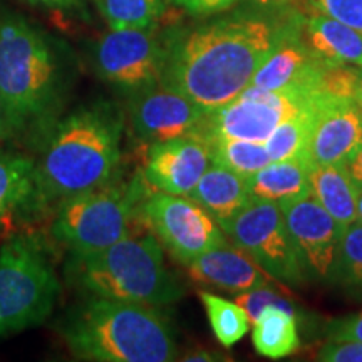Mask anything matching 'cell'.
Returning a JSON list of instances; mask_svg holds the SVG:
<instances>
[{"label":"cell","mask_w":362,"mask_h":362,"mask_svg":"<svg viewBox=\"0 0 362 362\" xmlns=\"http://www.w3.org/2000/svg\"><path fill=\"white\" fill-rule=\"evenodd\" d=\"M168 56V37L156 27L110 29L94 47L93 64L104 83L131 96L160 84Z\"/></svg>","instance_id":"obj_10"},{"label":"cell","mask_w":362,"mask_h":362,"mask_svg":"<svg viewBox=\"0 0 362 362\" xmlns=\"http://www.w3.org/2000/svg\"><path fill=\"white\" fill-rule=\"evenodd\" d=\"M354 101L359 104L362 110V67H361V76H359V84H357V90H356V98Z\"/></svg>","instance_id":"obj_38"},{"label":"cell","mask_w":362,"mask_h":362,"mask_svg":"<svg viewBox=\"0 0 362 362\" xmlns=\"http://www.w3.org/2000/svg\"><path fill=\"white\" fill-rule=\"evenodd\" d=\"M126 115L111 101H93L54 121L34 165V200L61 203L119 175Z\"/></svg>","instance_id":"obj_2"},{"label":"cell","mask_w":362,"mask_h":362,"mask_svg":"<svg viewBox=\"0 0 362 362\" xmlns=\"http://www.w3.org/2000/svg\"><path fill=\"white\" fill-rule=\"evenodd\" d=\"M252 324V342L260 356L282 359L300 349L296 310L270 305Z\"/></svg>","instance_id":"obj_22"},{"label":"cell","mask_w":362,"mask_h":362,"mask_svg":"<svg viewBox=\"0 0 362 362\" xmlns=\"http://www.w3.org/2000/svg\"><path fill=\"white\" fill-rule=\"evenodd\" d=\"M17 134H19V131H17L7 104L4 101L2 94H0V143L16 138Z\"/></svg>","instance_id":"obj_34"},{"label":"cell","mask_w":362,"mask_h":362,"mask_svg":"<svg viewBox=\"0 0 362 362\" xmlns=\"http://www.w3.org/2000/svg\"><path fill=\"white\" fill-rule=\"evenodd\" d=\"M361 67L354 66H325L320 74L317 89L337 99H354L357 84H359Z\"/></svg>","instance_id":"obj_29"},{"label":"cell","mask_w":362,"mask_h":362,"mask_svg":"<svg viewBox=\"0 0 362 362\" xmlns=\"http://www.w3.org/2000/svg\"><path fill=\"white\" fill-rule=\"evenodd\" d=\"M315 359L322 362H362V342L352 339L347 341L329 339L319 347Z\"/></svg>","instance_id":"obj_31"},{"label":"cell","mask_w":362,"mask_h":362,"mask_svg":"<svg viewBox=\"0 0 362 362\" xmlns=\"http://www.w3.org/2000/svg\"><path fill=\"white\" fill-rule=\"evenodd\" d=\"M218 354L215 352H208V351H194L189 352L188 356L183 357V361H189V362H214V361H220V357H216Z\"/></svg>","instance_id":"obj_37"},{"label":"cell","mask_w":362,"mask_h":362,"mask_svg":"<svg viewBox=\"0 0 362 362\" xmlns=\"http://www.w3.org/2000/svg\"><path fill=\"white\" fill-rule=\"evenodd\" d=\"M280 208L307 277L334 280L344 232L341 225L312 194L280 203Z\"/></svg>","instance_id":"obj_13"},{"label":"cell","mask_w":362,"mask_h":362,"mask_svg":"<svg viewBox=\"0 0 362 362\" xmlns=\"http://www.w3.org/2000/svg\"><path fill=\"white\" fill-rule=\"evenodd\" d=\"M187 197L205 208L221 230L252 200L247 180L214 161Z\"/></svg>","instance_id":"obj_19"},{"label":"cell","mask_w":362,"mask_h":362,"mask_svg":"<svg viewBox=\"0 0 362 362\" xmlns=\"http://www.w3.org/2000/svg\"><path fill=\"white\" fill-rule=\"evenodd\" d=\"M59 332L76 359L93 362H170L178 344L156 307L89 296L67 312Z\"/></svg>","instance_id":"obj_3"},{"label":"cell","mask_w":362,"mask_h":362,"mask_svg":"<svg viewBox=\"0 0 362 362\" xmlns=\"http://www.w3.org/2000/svg\"><path fill=\"white\" fill-rule=\"evenodd\" d=\"M332 282L362 292V223L356 221L342 232Z\"/></svg>","instance_id":"obj_28"},{"label":"cell","mask_w":362,"mask_h":362,"mask_svg":"<svg viewBox=\"0 0 362 362\" xmlns=\"http://www.w3.org/2000/svg\"><path fill=\"white\" fill-rule=\"evenodd\" d=\"M189 277L206 287L230 293L257 291L275 284L267 272L235 245H220L203 253L188 265Z\"/></svg>","instance_id":"obj_17"},{"label":"cell","mask_w":362,"mask_h":362,"mask_svg":"<svg viewBox=\"0 0 362 362\" xmlns=\"http://www.w3.org/2000/svg\"><path fill=\"white\" fill-rule=\"evenodd\" d=\"M141 216L161 247L187 267L205 252L226 243L223 230L211 215L183 194L153 189L143 202Z\"/></svg>","instance_id":"obj_11"},{"label":"cell","mask_w":362,"mask_h":362,"mask_svg":"<svg viewBox=\"0 0 362 362\" xmlns=\"http://www.w3.org/2000/svg\"><path fill=\"white\" fill-rule=\"evenodd\" d=\"M317 94V88L265 90L247 86L232 101L206 112L197 134L265 143L277 126L314 106Z\"/></svg>","instance_id":"obj_8"},{"label":"cell","mask_w":362,"mask_h":362,"mask_svg":"<svg viewBox=\"0 0 362 362\" xmlns=\"http://www.w3.org/2000/svg\"><path fill=\"white\" fill-rule=\"evenodd\" d=\"M357 221L362 223V187H359V192H357Z\"/></svg>","instance_id":"obj_39"},{"label":"cell","mask_w":362,"mask_h":362,"mask_svg":"<svg viewBox=\"0 0 362 362\" xmlns=\"http://www.w3.org/2000/svg\"><path fill=\"white\" fill-rule=\"evenodd\" d=\"M205 116L206 111L192 99L161 83L131 94L126 106L131 133L146 146L194 134Z\"/></svg>","instance_id":"obj_12"},{"label":"cell","mask_w":362,"mask_h":362,"mask_svg":"<svg viewBox=\"0 0 362 362\" xmlns=\"http://www.w3.org/2000/svg\"><path fill=\"white\" fill-rule=\"evenodd\" d=\"M59 293L61 284L37 240L8 238L0 248V339L42 324Z\"/></svg>","instance_id":"obj_7"},{"label":"cell","mask_w":362,"mask_h":362,"mask_svg":"<svg viewBox=\"0 0 362 362\" xmlns=\"http://www.w3.org/2000/svg\"><path fill=\"white\" fill-rule=\"evenodd\" d=\"M302 19L288 30L253 74L250 84L265 90L288 88H317L324 64L317 59L300 33Z\"/></svg>","instance_id":"obj_16"},{"label":"cell","mask_w":362,"mask_h":362,"mask_svg":"<svg viewBox=\"0 0 362 362\" xmlns=\"http://www.w3.org/2000/svg\"><path fill=\"white\" fill-rule=\"evenodd\" d=\"M34 165L33 158L0 151V220L33 206Z\"/></svg>","instance_id":"obj_23"},{"label":"cell","mask_w":362,"mask_h":362,"mask_svg":"<svg viewBox=\"0 0 362 362\" xmlns=\"http://www.w3.org/2000/svg\"><path fill=\"white\" fill-rule=\"evenodd\" d=\"M310 165L305 156L284 161H272L247 178L250 198L275 203L292 202L309 197Z\"/></svg>","instance_id":"obj_20"},{"label":"cell","mask_w":362,"mask_h":362,"mask_svg":"<svg viewBox=\"0 0 362 362\" xmlns=\"http://www.w3.org/2000/svg\"><path fill=\"white\" fill-rule=\"evenodd\" d=\"M362 144V110L354 99H337L320 93L312 121L309 165H346Z\"/></svg>","instance_id":"obj_14"},{"label":"cell","mask_w":362,"mask_h":362,"mask_svg":"<svg viewBox=\"0 0 362 362\" xmlns=\"http://www.w3.org/2000/svg\"><path fill=\"white\" fill-rule=\"evenodd\" d=\"M173 0H96L110 29L156 27Z\"/></svg>","instance_id":"obj_24"},{"label":"cell","mask_w":362,"mask_h":362,"mask_svg":"<svg viewBox=\"0 0 362 362\" xmlns=\"http://www.w3.org/2000/svg\"><path fill=\"white\" fill-rule=\"evenodd\" d=\"M325 334L329 339L334 341H352L362 342V312L349 317H344V319L332 320L327 327H325Z\"/></svg>","instance_id":"obj_32"},{"label":"cell","mask_w":362,"mask_h":362,"mask_svg":"<svg viewBox=\"0 0 362 362\" xmlns=\"http://www.w3.org/2000/svg\"><path fill=\"white\" fill-rule=\"evenodd\" d=\"M319 98V94H317ZM315 106L302 112L292 119H287L285 123L275 128L269 138L265 139V149L269 153L270 163L272 161H284L291 158L305 156L307 158V146H309L312 121H314Z\"/></svg>","instance_id":"obj_27"},{"label":"cell","mask_w":362,"mask_h":362,"mask_svg":"<svg viewBox=\"0 0 362 362\" xmlns=\"http://www.w3.org/2000/svg\"><path fill=\"white\" fill-rule=\"evenodd\" d=\"M173 2L189 16L210 17L230 11L240 0H173Z\"/></svg>","instance_id":"obj_33"},{"label":"cell","mask_w":362,"mask_h":362,"mask_svg":"<svg viewBox=\"0 0 362 362\" xmlns=\"http://www.w3.org/2000/svg\"><path fill=\"white\" fill-rule=\"evenodd\" d=\"M312 197L322 205L342 230L357 221L359 187L346 165H312L309 171Z\"/></svg>","instance_id":"obj_21"},{"label":"cell","mask_w":362,"mask_h":362,"mask_svg":"<svg viewBox=\"0 0 362 362\" xmlns=\"http://www.w3.org/2000/svg\"><path fill=\"white\" fill-rule=\"evenodd\" d=\"M205 141L210 148L211 161L245 180L270 163L264 143L230 138H214Z\"/></svg>","instance_id":"obj_25"},{"label":"cell","mask_w":362,"mask_h":362,"mask_svg":"<svg viewBox=\"0 0 362 362\" xmlns=\"http://www.w3.org/2000/svg\"><path fill=\"white\" fill-rule=\"evenodd\" d=\"M30 6L51 8V11H76L84 7L86 0H24Z\"/></svg>","instance_id":"obj_35"},{"label":"cell","mask_w":362,"mask_h":362,"mask_svg":"<svg viewBox=\"0 0 362 362\" xmlns=\"http://www.w3.org/2000/svg\"><path fill=\"white\" fill-rule=\"evenodd\" d=\"M317 12L362 33V0H309Z\"/></svg>","instance_id":"obj_30"},{"label":"cell","mask_w":362,"mask_h":362,"mask_svg":"<svg viewBox=\"0 0 362 362\" xmlns=\"http://www.w3.org/2000/svg\"><path fill=\"white\" fill-rule=\"evenodd\" d=\"M232 245L280 284L300 285L307 279L300 257L279 203L252 198L223 228Z\"/></svg>","instance_id":"obj_9"},{"label":"cell","mask_w":362,"mask_h":362,"mask_svg":"<svg viewBox=\"0 0 362 362\" xmlns=\"http://www.w3.org/2000/svg\"><path fill=\"white\" fill-rule=\"evenodd\" d=\"M151 192L143 173H136L129 180L117 175L103 187L67 198L57 205L52 238L69 253H93L115 245L144 225L141 205Z\"/></svg>","instance_id":"obj_6"},{"label":"cell","mask_w":362,"mask_h":362,"mask_svg":"<svg viewBox=\"0 0 362 362\" xmlns=\"http://www.w3.org/2000/svg\"><path fill=\"white\" fill-rule=\"evenodd\" d=\"M200 298L208 322L221 346L228 349L245 337L250 329V319L242 305L210 292H200Z\"/></svg>","instance_id":"obj_26"},{"label":"cell","mask_w":362,"mask_h":362,"mask_svg":"<svg viewBox=\"0 0 362 362\" xmlns=\"http://www.w3.org/2000/svg\"><path fill=\"white\" fill-rule=\"evenodd\" d=\"M300 33L324 66L362 67V33L320 12L302 19Z\"/></svg>","instance_id":"obj_18"},{"label":"cell","mask_w":362,"mask_h":362,"mask_svg":"<svg viewBox=\"0 0 362 362\" xmlns=\"http://www.w3.org/2000/svg\"><path fill=\"white\" fill-rule=\"evenodd\" d=\"M67 277L88 296L149 307L175 304L183 288L168 270L155 235L134 233L93 253H69Z\"/></svg>","instance_id":"obj_5"},{"label":"cell","mask_w":362,"mask_h":362,"mask_svg":"<svg viewBox=\"0 0 362 362\" xmlns=\"http://www.w3.org/2000/svg\"><path fill=\"white\" fill-rule=\"evenodd\" d=\"M346 166L349 170L352 180L357 183V187H362V144L352 153V156L347 160Z\"/></svg>","instance_id":"obj_36"},{"label":"cell","mask_w":362,"mask_h":362,"mask_svg":"<svg viewBox=\"0 0 362 362\" xmlns=\"http://www.w3.org/2000/svg\"><path fill=\"white\" fill-rule=\"evenodd\" d=\"M300 19L243 8L168 37L161 84L210 112L250 84L259 67Z\"/></svg>","instance_id":"obj_1"},{"label":"cell","mask_w":362,"mask_h":362,"mask_svg":"<svg viewBox=\"0 0 362 362\" xmlns=\"http://www.w3.org/2000/svg\"><path fill=\"white\" fill-rule=\"evenodd\" d=\"M210 165L208 143L194 133L148 146L141 173L153 189L187 197Z\"/></svg>","instance_id":"obj_15"},{"label":"cell","mask_w":362,"mask_h":362,"mask_svg":"<svg viewBox=\"0 0 362 362\" xmlns=\"http://www.w3.org/2000/svg\"><path fill=\"white\" fill-rule=\"evenodd\" d=\"M66 93V71L52 40L0 8V94L17 131L52 123Z\"/></svg>","instance_id":"obj_4"}]
</instances>
